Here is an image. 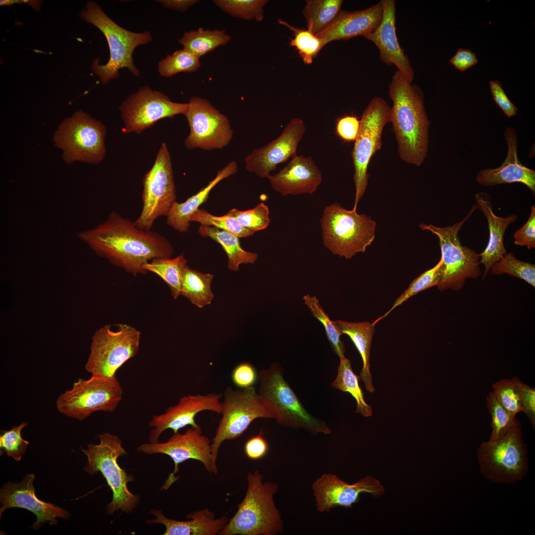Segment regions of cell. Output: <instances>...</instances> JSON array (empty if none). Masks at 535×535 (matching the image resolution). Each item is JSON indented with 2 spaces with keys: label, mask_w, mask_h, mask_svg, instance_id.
Returning a JSON list of instances; mask_svg holds the SVG:
<instances>
[{
  "label": "cell",
  "mask_w": 535,
  "mask_h": 535,
  "mask_svg": "<svg viewBox=\"0 0 535 535\" xmlns=\"http://www.w3.org/2000/svg\"><path fill=\"white\" fill-rule=\"evenodd\" d=\"M78 238L97 255L136 276L148 272L145 265L157 258H170L173 248L160 233L138 228L134 221L116 212Z\"/></svg>",
  "instance_id": "cell-1"
},
{
  "label": "cell",
  "mask_w": 535,
  "mask_h": 535,
  "mask_svg": "<svg viewBox=\"0 0 535 535\" xmlns=\"http://www.w3.org/2000/svg\"><path fill=\"white\" fill-rule=\"evenodd\" d=\"M388 89L393 103L390 122L400 157L408 163L420 166L428 153L430 123L425 110L423 93L398 71L392 76Z\"/></svg>",
  "instance_id": "cell-2"
},
{
  "label": "cell",
  "mask_w": 535,
  "mask_h": 535,
  "mask_svg": "<svg viewBox=\"0 0 535 535\" xmlns=\"http://www.w3.org/2000/svg\"><path fill=\"white\" fill-rule=\"evenodd\" d=\"M247 489L234 515L219 535H275L284 526L274 496L278 490L273 482H263L258 470L247 474Z\"/></svg>",
  "instance_id": "cell-3"
},
{
  "label": "cell",
  "mask_w": 535,
  "mask_h": 535,
  "mask_svg": "<svg viewBox=\"0 0 535 535\" xmlns=\"http://www.w3.org/2000/svg\"><path fill=\"white\" fill-rule=\"evenodd\" d=\"M81 19L97 27L105 35L109 49L110 56L105 64H99V58L92 62L94 73L103 84L119 77V70L127 68L136 77L140 72L133 62V54L138 46L151 41L152 37L148 31L135 33L127 30L113 21L93 1H88L80 13Z\"/></svg>",
  "instance_id": "cell-4"
},
{
  "label": "cell",
  "mask_w": 535,
  "mask_h": 535,
  "mask_svg": "<svg viewBox=\"0 0 535 535\" xmlns=\"http://www.w3.org/2000/svg\"><path fill=\"white\" fill-rule=\"evenodd\" d=\"M258 392L262 401L284 427L303 429L313 435L329 434L330 428L325 421L311 414L304 407L284 378V371L277 363L258 373Z\"/></svg>",
  "instance_id": "cell-5"
},
{
  "label": "cell",
  "mask_w": 535,
  "mask_h": 535,
  "mask_svg": "<svg viewBox=\"0 0 535 535\" xmlns=\"http://www.w3.org/2000/svg\"><path fill=\"white\" fill-rule=\"evenodd\" d=\"M99 444H89L88 448L81 450L87 457L88 464L84 470L91 475L100 472L112 492V499L106 507L107 513L113 514L120 510L128 513L138 505L139 497L131 493L127 483L134 481L117 462L119 457L127 455L121 440L109 433L99 434Z\"/></svg>",
  "instance_id": "cell-6"
},
{
  "label": "cell",
  "mask_w": 535,
  "mask_h": 535,
  "mask_svg": "<svg viewBox=\"0 0 535 535\" xmlns=\"http://www.w3.org/2000/svg\"><path fill=\"white\" fill-rule=\"evenodd\" d=\"M321 225L322 242L333 254L346 259L365 252L375 238V222L356 209L348 210L337 203L323 210Z\"/></svg>",
  "instance_id": "cell-7"
},
{
  "label": "cell",
  "mask_w": 535,
  "mask_h": 535,
  "mask_svg": "<svg viewBox=\"0 0 535 535\" xmlns=\"http://www.w3.org/2000/svg\"><path fill=\"white\" fill-rule=\"evenodd\" d=\"M477 459L482 475L493 482L510 484L525 478L529 463L519 421L501 438L482 443Z\"/></svg>",
  "instance_id": "cell-8"
},
{
  "label": "cell",
  "mask_w": 535,
  "mask_h": 535,
  "mask_svg": "<svg viewBox=\"0 0 535 535\" xmlns=\"http://www.w3.org/2000/svg\"><path fill=\"white\" fill-rule=\"evenodd\" d=\"M477 208V205L473 206L462 220L451 226L438 227L424 223L419 225L422 230L430 231L439 239L442 261L441 278L437 285L440 291L460 290L466 279H477L481 274L480 254L463 246L458 237L459 231Z\"/></svg>",
  "instance_id": "cell-9"
},
{
  "label": "cell",
  "mask_w": 535,
  "mask_h": 535,
  "mask_svg": "<svg viewBox=\"0 0 535 535\" xmlns=\"http://www.w3.org/2000/svg\"><path fill=\"white\" fill-rule=\"evenodd\" d=\"M140 338L141 332L130 325H104L92 337L86 370L92 375L116 376V371L138 353Z\"/></svg>",
  "instance_id": "cell-10"
},
{
  "label": "cell",
  "mask_w": 535,
  "mask_h": 535,
  "mask_svg": "<svg viewBox=\"0 0 535 535\" xmlns=\"http://www.w3.org/2000/svg\"><path fill=\"white\" fill-rule=\"evenodd\" d=\"M106 128L101 121L80 110L61 123L53 139L66 163L98 164L106 153Z\"/></svg>",
  "instance_id": "cell-11"
},
{
  "label": "cell",
  "mask_w": 535,
  "mask_h": 535,
  "mask_svg": "<svg viewBox=\"0 0 535 535\" xmlns=\"http://www.w3.org/2000/svg\"><path fill=\"white\" fill-rule=\"evenodd\" d=\"M122 388L116 376L92 375L80 378L70 390L61 394L56 401L62 414L82 421L96 411L113 412L122 400Z\"/></svg>",
  "instance_id": "cell-12"
},
{
  "label": "cell",
  "mask_w": 535,
  "mask_h": 535,
  "mask_svg": "<svg viewBox=\"0 0 535 535\" xmlns=\"http://www.w3.org/2000/svg\"><path fill=\"white\" fill-rule=\"evenodd\" d=\"M221 406L222 417L212 440V453L215 463L224 441L240 437L257 419L274 418L254 386L239 389L227 387Z\"/></svg>",
  "instance_id": "cell-13"
},
{
  "label": "cell",
  "mask_w": 535,
  "mask_h": 535,
  "mask_svg": "<svg viewBox=\"0 0 535 535\" xmlns=\"http://www.w3.org/2000/svg\"><path fill=\"white\" fill-rule=\"evenodd\" d=\"M391 107L381 97H374L364 109L359 132L352 152L355 187L354 209L368 184V168L371 160L382 145L385 125L390 122Z\"/></svg>",
  "instance_id": "cell-14"
},
{
  "label": "cell",
  "mask_w": 535,
  "mask_h": 535,
  "mask_svg": "<svg viewBox=\"0 0 535 535\" xmlns=\"http://www.w3.org/2000/svg\"><path fill=\"white\" fill-rule=\"evenodd\" d=\"M143 186V208L134 223L140 229L150 230L155 221L166 216L176 202L171 159L165 143H162L153 165L145 175Z\"/></svg>",
  "instance_id": "cell-15"
},
{
  "label": "cell",
  "mask_w": 535,
  "mask_h": 535,
  "mask_svg": "<svg viewBox=\"0 0 535 535\" xmlns=\"http://www.w3.org/2000/svg\"><path fill=\"white\" fill-rule=\"evenodd\" d=\"M188 104L185 115L190 133L185 140L186 148L210 151L228 145L233 130L228 117L205 99L192 97Z\"/></svg>",
  "instance_id": "cell-16"
},
{
  "label": "cell",
  "mask_w": 535,
  "mask_h": 535,
  "mask_svg": "<svg viewBox=\"0 0 535 535\" xmlns=\"http://www.w3.org/2000/svg\"><path fill=\"white\" fill-rule=\"evenodd\" d=\"M188 104L174 102L165 94L146 85L131 94L119 107L126 134H140L159 120L182 114Z\"/></svg>",
  "instance_id": "cell-17"
},
{
  "label": "cell",
  "mask_w": 535,
  "mask_h": 535,
  "mask_svg": "<svg viewBox=\"0 0 535 535\" xmlns=\"http://www.w3.org/2000/svg\"><path fill=\"white\" fill-rule=\"evenodd\" d=\"M137 450L146 454H165L173 460L174 471L169 475L161 489L166 490L178 480L175 474L178 472L179 465L188 459L201 462L210 474L215 475L218 472L216 464L212 456V441L203 434L199 425L191 426L183 433H174L165 442L143 444Z\"/></svg>",
  "instance_id": "cell-18"
},
{
  "label": "cell",
  "mask_w": 535,
  "mask_h": 535,
  "mask_svg": "<svg viewBox=\"0 0 535 535\" xmlns=\"http://www.w3.org/2000/svg\"><path fill=\"white\" fill-rule=\"evenodd\" d=\"M312 487L316 508L321 513L329 512L337 507L352 508L359 501L362 493L376 497L385 491L378 480L373 477L367 476L353 484H349L330 473L322 474L314 481Z\"/></svg>",
  "instance_id": "cell-19"
},
{
  "label": "cell",
  "mask_w": 535,
  "mask_h": 535,
  "mask_svg": "<svg viewBox=\"0 0 535 535\" xmlns=\"http://www.w3.org/2000/svg\"><path fill=\"white\" fill-rule=\"evenodd\" d=\"M305 131L302 119H291L277 138L245 158L246 169L259 177L268 178L278 164L297 155V148Z\"/></svg>",
  "instance_id": "cell-20"
},
{
  "label": "cell",
  "mask_w": 535,
  "mask_h": 535,
  "mask_svg": "<svg viewBox=\"0 0 535 535\" xmlns=\"http://www.w3.org/2000/svg\"><path fill=\"white\" fill-rule=\"evenodd\" d=\"M221 397L222 394L215 393L182 397L177 404L167 408L164 413L152 417L148 425L153 428L150 433L149 442H158L160 434L167 429H172L174 433L188 425L198 426L195 418L200 412L210 411L220 414Z\"/></svg>",
  "instance_id": "cell-21"
},
{
  "label": "cell",
  "mask_w": 535,
  "mask_h": 535,
  "mask_svg": "<svg viewBox=\"0 0 535 535\" xmlns=\"http://www.w3.org/2000/svg\"><path fill=\"white\" fill-rule=\"evenodd\" d=\"M35 478L33 474H27L20 482H8L3 485L0 491V517L8 508L17 507L28 510L36 516V522L31 527L35 530L46 522L50 525H56V518L68 519L70 513L41 500L36 496L33 484Z\"/></svg>",
  "instance_id": "cell-22"
},
{
  "label": "cell",
  "mask_w": 535,
  "mask_h": 535,
  "mask_svg": "<svg viewBox=\"0 0 535 535\" xmlns=\"http://www.w3.org/2000/svg\"><path fill=\"white\" fill-rule=\"evenodd\" d=\"M382 18L378 28L365 38L374 43L379 51V59L384 63L394 65L410 83L414 79V71L408 56L398 41L396 34L395 0H381Z\"/></svg>",
  "instance_id": "cell-23"
},
{
  "label": "cell",
  "mask_w": 535,
  "mask_h": 535,
  "mask_svg": "<svg viewBox=\"0 0 535 535\" xmlns=\"http://www.w3.org/2000/svg\"><path fill=\"white\" fill-rule=\"evenodd\" d=\"M268 179L275 192L286 196L313 194L321 183L322 176L311 157L297 155Z\"/></svg>",
  "instance_id": "cell-24"
},
{
  "label": "cell",
  "mask_w": 535,
  "mask_h": 535,
  "mask_svg": "<svg viewBox=\"0 0 535 535\" xmlns=\"http://www.w3.org/2000/svg\"><path fill=\"white\" fill-rule=\"evenodd\" d=\"M508 152L500 166L495 168L481 170L476 176L482 186H490L501 184L521 183L535 193V171L523 165L518 157V135L515 129L507 127L504 132Z\"/></svg>",
  "instance_id": "cell-25"
},
{
  "label": "cell",
  "mask_w": 535,
  "mask_h": 535,
  "mask_svg": "<svg viewBox=\"0 0 535 535\" xmlns=\"http://www.w3.org/2000/svg\"><path fill=\"white\" fill-rule=\"evenodd\" d=\"M382 13L380 1L364 10H341L332 23L316 35L321 39L323 47L334 41L365 36L378 28L382 20Z\"/></svg>",
  "instance_id": "cell-26"
},
{
  "label": "cell",
  "mask_w": 535,
  "mask_h": 535,
  "mask_svg": "<svg viewBox=\"0 0 535 535\" xmlns=\"http://www.w3.org/2000/svg\"><path fill=\"white\" fill-rule=\"evenodd\" d=\"M477 206L486 217L489 231V240L484 250L480 254V263L484 266L482 278L488 274L492 265L498 262L507 252L503 242L504 235L508 226L518 219L513 214L507 217H499L494 214L489 195L480 192L475 195Z\"/></svg>",
  "instance_id": "cell-27"
},
{
  "label": "cell",
  "mask_w": 535,
  "mask_h": 535,
  "mask_svg": "<svg viewBox=\"0 0 535 535\" xmlns=\"http://www.w3.org/2000/svg\"><path fill=\"white\" fill-rule=\"evenodd\" d=\"M150 513L156 518L146 523L163 525V535H219L229 521L225 516L216 518L215 514L207 508L186 515V518L191 519L187 521L168 519L160 510L153 509Z\"/></svg>",
  "instance_id": "cell-28"
},
{
  "label": "cell",
  "mask_w": 535,
  "mask_h": 535,
  "mask_svg": "<svg viewBox=\"0 0 535 535\" xmlns=\"http://www.w3.org/2000/svg\"><path fill=\"white\" fill-rule=\"evenodd\" d=\"M237 169V162L235 160L230 161L217 172L215 177L206 187L188 198L185 202L181 203L176 202L166 216L167 224L179 232H187L190 227L191 216L199 209V207L207 201L213 188L222 180L235 174Z\"/></svg>",
  "instance_id": "cell-29"
},
{
  "label": "cell",
  "mask_w": 535,
  "mask_h": 535,
  "mask_svg": "<svg viewBox=\"0 0 535 535\" xmlns=\"http://www.w3.org/2000/svg\"><path fill=\"white\" fill-rule=\"evenodd\" d=\"M342 334L347 335L360 353L363 361V367L359 378L364 383L367 391L373 393L374 387L372 383L370 372V351L372 340L374 332V322L368 321L348 322L337 320Z\"/></svg>",
  "instance_id": "cell-30"
},
{
  "label": "cell",
  "mask_w": 535,
  "mask_h": 535,
  "mask_svg": "<svg viewBox=\"0 0 535 535\" xmlns=\"http://www.w3.org/2000/svg\"><path fill=\"white\" fill-rule=\"evenodd\" d=\"M198 232L203 237H210L220 244L227 256L228 268L232 271L238 270L241 264H253L258 259L256 253L244 250L239 238L230 232L202 225Z\"/></svg>",
  "instance_id": "cell-31"
},
{
  "label": "cell",
  "mask_w": 535,
  "mask_h": 535,
  "mask_svg": "<svg viewBox=\"0 0 535 535\" xmlns=\"http://www.w3.org/2000/svg\"><path fill=\"white\" fill-rule=\"evenodd\" d=\"M213 278V274L201 272L187 266L182 276L181 295L200 308L210 304L214 298L211 289Z\"/></svg>",
  "instance_id": "cell-32"
},
{
  "label": "cell",
  "mask_w": 535,
  "mask_h": 535,
  "mask_svg": "<svg viewBox=\"0 0 535 535\" xmlns=\"http://www.w3.org/2000/svg\"><path fill=\"white\" fill-rule=\"evenodd\" d=\"M342 0H307L302 13L307 29L318 34L326 29L341 10Z\"/></svg>",
  "instance_id": "cell-33"
},
{
  "label": "cell",
  "mask_w": 535,
  "mask_h": 535,
  "mask_svg": "<svg viewBox=\"0 0 535 535\" xmlns=\"http://www.w3.org/2000/svg\"><path fill=\"white\" fill-rule=\"evenodd\" d=\"M231 39L224 30L204 29L201 27L184 34L178 42L185 49L198 57L226 45Z\"/></svg>",
  "instance_id": "cell-34"
},
{
  "label": "cell",
  "mask_w": 535,
  "mask_h": 535,
  "mask_svg": "<svg viewBox=\"0 0 535 535\" xmlns=\"http://www.w3.org/2000/svg\"><path fill=\"white\" fill-rule=\"evenodd\" d=\"M187 261L183 254L174 258H157L145 265V268L159 276L169 287L174 299L181 295V282Z\"/></svg>",
  "instance_id": "cell-35"
},
{
  "label": "cell",
  "mask_w": 535,
  "mask_h": 535,
  "mask_svg": "<svg viewBox=\"0 0 535 535\" xmlns=\"http://www.w3.org/2000/svg\"><path fill=\"white\" fill-rule=\"evenodd\" d=\"M359 376L352 370L350 360L344 357L340 359L337 375L331 386L336 389L350 393L357 402L355 413L369 417L373 414V410L365 400L364 393L359 386Z\"/></svg>",
  "instance_id": "cell-36"
},
{
  "label": "cell",
  "mask_w": 535,
  "mask_h": 535,
  "mask_svg": "<svg viewBox=\"0 0 535 535\" xmlns=\"http://www.w3.org/2000/svg\"><path fill=\"white\" fill-rule=\"evenodd\" d=\"M303 300L313 316L322 324L333 352L339 359L345 357V348L344 342L341 340L342 333L336 321L330 320L316 296L307 294L303 296Z\"/></svg>",
  "instance_id": "cell-37"
},
{
  "label": "cell",
  "mask_w": 535,
  "mask_h": 535,
  "mask_svg": "<svg viewBox=\"0 0 535 535\" xmlns=\"http://www.w3.org/2000/svg\"><path fill=\"white\" fill-rule=\"evenodd\" d=\"M278 22L293 32L294 37L290 39V46L298 51L305 64H311L323 48L321 39L308 29L297 28L280 19Z\"/></svg>",
  "instance_id": "cell-38"
},
{
  "label": "cell",
  "mask_w": 535,
  "mask_h": 535,
  "mask_svg": "<svg viewBox=\"0 0 535 535\" xmlns=\"http://www.w3.org/2000/svg\"><path fill=\"white\" fill-rule=\"evenodd\" d=\"M200 66V58L183 49L161 60L159 62L158 71L162 77H171L181 72L195 71Z\"/></svg>",
  "instance_id": "cell-39"
},
{
  "label": "cell",
  "mask_w": 535,
  "mask_h": 535,
  "mask_svg": "<svg viewBox=\"0 0 535 535\" xmlns=\"http://www.w3.org/2000/svg\"><path fill=\"white\" fill-rule=\"evenodd\" d=\"M266 0H214V3L228 14L245 20H263Z\"/></svg>",
  "instance_id": "cell-40"
},
{
  "label": "cell",
  "mask_w": 535,
  "mask_h": 535,
  "mask_svg": "<svg viewBox=\"0 0 535 535\" xmlns=\"http://www.w3.org/2000/svg\"><path fill=\"white\" fill-rule=\"evenodd\" d=\"M190 221L202 225L212 226L230 232L239 238L253 235L255 232L242 226L237 219L227 213L222 216H215L204 209H199L191 217Z\"/></svg>",
  "instance_id": "cell-41"
},
{
  "label": "cell",
  "mask_w": 535,
  "mask_h": 535,
  "mask_svg": "<svg viewBox=\"0 0 535 535\" xmlns=\"http://www.w3.org/2000/svg\"><path fill=\"white\" fill-rule=\"evenodd\" d=\"M442 268V261L440 258L437 264L432 268L424 272L415 278L408 288L394 302L392 306L378 319L385 318L396 307L407 301L412 296L435 285H437L440 280Z\"/></svg>",
  "instance_id": "cell-42"
},
{
  "label": "cell",
  "mask_w": 535,
  "mask_h": 535,
  "mask_svg": "<svg viewBox=\"0 0 535 535\" xmlns=\"http://www.w3.org/2000/svg\"><path fill=\"white\" fill-rule=\"evenodd\" d=\"M491 274L506 273L522 279L535 287V265L517 259L512 253H507L490 268Z\"/></svg>",
  "instance_id": "cell-43"
},
{
  "label": "cell",
  "mask_w": 535,
  "mask_h": 535,
  "mask_svg": "<svg viewBox=\"0 0 535 535\" xmlns=\"http://www.w3.org/2000/svg\"><path fill=\"white\" fill-rule=\"evenodd\" d=\"M486 400L487 407L491 416L492 431L489 440L494 441L505 435L516 418L511 416L500 405L493 391L489 393Z\"/></svg>",
  "instance_id": "cell-44"
},
{
  "label": "cell",
  "mask_w": 535,
  "mask_h": 535,
  "mask_svg": "<svg viewBox=\"0 0 535 535\" xmlns=\"http://www.w3.org/2000/svg\"><path fill=\"white\" fill-rule=\"evenodd\" d=\"M497 400L513 418L522 411L519 388L511 379L503 378L492 385Z\"/></svg>",
  "instance_id": "cell-45"
},
{
  "label": "cell",
  "mask_w": 535,
  "mask_h": 535,
  "mask_svg": "<svg viewBox=\"0 0 535 535\" xmlns=\"http://www.w3.org/2000/svg\"><path fill=\"white\" fill-rule=\"evenodd\" d=\"M27 425L22 423L18 426L13 427L9 430L0 431V455L5 451L8 456L19 461L25 454L29 442L21 436L22 429Z\"/></svg>",
  "instance_id": "cell-46"
},
{
  "label": "cell",
  "mask_w": 535,
  "mask_h": 535,
  "mask_svg": "<svg viewBox=\"0 0 535 535\" xmlns=\"http://www.w3.org/2000/svg\"><path fill=\"white\" fill-rule=\"evenodd\" d=\"M228 213L233 215L242 226L254 232L266 229L270 222L268 208L263 203L251 210L240 211L233 209Z\"/></svg>",
  "instance_id": "cell-47"
},
{
  "label": "cell",
  "mask_w": 535,
  "mask_h": 535,
  "mask_svg": "<svg viewBox=\"0 0 535 535\" xmlns=\"http://www.w3.org/2000/svg\"><path fill=\"white\" fill-rule=\"evenodd\" d=\"M233 383L239 388L254 386L258 380V373L249 362H242L236 365L231 374Z\"/></svg>",
  "instance_id": "cell-48"
},
{
  "label": "cell",
  "mask_w": 535,
  "mask_h": 535,
  "mask_svg": "<svg viewBox=\"0 0 535 535\" xmlns=\"http://www.w3.org/2000/svg\"><path fill=\"white\" fill-rule=\"evenodd\" d=\"M511 379L519 390L522 411L526 415L535 429V389L525 384L517 377H512Z\"/></svg>",
  "instance_id": "cell-49"
},
{
  "label": "cell",
  "mask_w": 535,
  "mask_h": 535,
  "mask_svg": "<svg viewBox=\"0 0 535 535\" xmlns=\"http://www.w3.org/2000/svg\"><path fill=\"white\" fill-rule=\"evenodd\" d=\"M514 244L526 246L528 249L535 247V206L531 207V213L525 224L514 233Z\"/></svg>",
  "instance_id": "cell-50"
},
{
  "label": "cell",
  "mask_w": 535,
  "mask_h": 535,
  "mask_svg": "<svg viewBox=\"0 0 535 535\" xmlns=\"http://www.w3.org/2000/svg\"><path fill=\"white\" fill-rule=\"evenodd\" d=\"M360 125V120L355 116L346 115L337 120L336 132L344 141H355L359 132Z\"/></svg>",
  "instance_id": "cell-51"
},
{
  "label": "cell",
  "mask_w": 535,
  "mask_h": 535,
  "mask_svg": "<svg viewBox=\"0 0 535 535\" xmlns=\"http://www.w3.org/2000/svg\"><path fill=\"white\" fill-rule=\"evenodd\" d=\"M489 84L491 94L495 104L508 117L516 115L518 108L504 92L501 84L498 81H490Z\"/></svg>",
  "instance_id": "cell-52"
},
{
  "label": "cell",
  "mask_w": 535,
  "mask_h": 535,
  "mask_svg": "<svg viewBox=\"0 0 535 535\" xmlns=\"http://www.w3.org/2000/svg\"><path fill=\"white\" fill-rule=\"evenodd\" d=\"M268 445L262 432L248 439L244 446L246 455L251 459L257 460L263 457L267 453Z\"/></svg>",
  "instance_id": "cell-53"
},
{
  "label": "cell",
  "mask_w": 535,
  "mask_h": 535,
  "mask_svg": "<svg viewBox=\"0 0 535 535\" xmlns=\"http://www.w3.org/2000/svg\"><path fill=\"white\" fill-rule=\"evenodd\" d=\"M449 62L456 69L464 71L476 64L478 59L475 53L469 50L460 48Z\"/></svg>",
  "instance_id": "cell-54"
},
{
  "label": "cell",
  "mask_w": 535,
  "mask_h": 535,
  "mask_svg": "<svg viewBox=\"0 0 535 535\" xmlns=\"http://www.w3.org/2000/svg\"><path fill=\"white\" fill-rule=\"evenodd\" d=\"M157 1L160 2L166 8L184 12L199 1L197 0H160Z\"/></svg>",
  "instance_id": "cell-55"
}]
</instances>
